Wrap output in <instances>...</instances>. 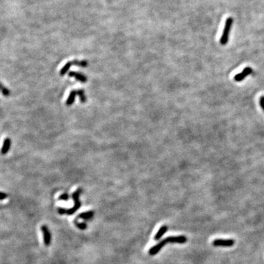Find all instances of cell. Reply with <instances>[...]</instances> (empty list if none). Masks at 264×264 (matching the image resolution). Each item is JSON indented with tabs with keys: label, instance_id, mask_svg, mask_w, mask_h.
I'll use <instances>...</instances> for the list:
<instances>
[{
	"label": "cell",
	"instance_id": "cell-1",
	"mask_svg": "<svg viewBox=\"0 0 264 264\" xmlns=\"http://www.w3.org/2000/svg\"><path fill=\"white\" fill-rule=\"evenodd\" d=\"M82 189L81 188L78 189L77 190H76L75 192L73 193L72 197L74 199V206L71 209H65L62 208H58V213L59 214H68V215H72L81 207V203L79 201V195L82 193Z\"/></svg>",
	"mask_w": 264,
	"mask_h": 264
},
{
	"label": "cell",
	"instance_id": "cell-2",
	"mask_svg": "<svg viewBox=\"0 0 264 264\" xmlns=\"http://www.w3.org/2000/svg\"><path fill=\"white\" fill-rule=\"evenodd\" d=\"M233 23V19L232 17H228L225 21V27H224L223 33H222V37L220 38V43L221 45L225 46L226 45L228 42L229 40V35H230V30H231L232 25Z\"/></svg>",
	"mask_w": 264,
	"mask_h": 264
},
{
	"label": "cell",
	"instance_id": "cell-3",
	"mask_svg": "<svg viewBox=\"0 0 264 264\" xmlns=\"http://www.w3.org/2000/svg\"><path fill=\"white\" fill-rule=\"evenodd\" d=\"M235 242L233 239H216L213 242V245L215 247H230L234 245Z\"/></svg>",
	"mask_w": 264,
	"mask_h": 264
},
{
	"label": "cell",
	"instance_id": "cell-4",
	"mask_svg": "<svg viewBox=\"0 0 264 264\" xmlns=\"http://www.w3.org/2000/svg\"><path fill=\"white\" fill-rule=\"evenodd\" d=\"M252 73V69L251 68H250V67H247V68H245L243 70V71H242V73H240V74H237V75L234 76V80L238 82H242V81H243L247 76L251 74Z\"/></svg>",
	"mask_w": 264,
	"mask_h": 264
},
{
	"label": "cell",
	"instance_id": "cell-5",
	"mask_svg": "<svg viewBox=\"0 0 264 264\" xmlns=\"http://www.w3.org/2000/svg\"><path fill=\"white\" fill-rule=\"evenodd\" d=\"M41 231L43 232V242L44 244L46 246H48L51 244V233H50L49 230H48V227L45 225L41 227Z\"/></svg>",
	"mask_w": 264,
	"mask_h": 264
},
{
	"label": "cell",
	"instance_id": "cell-6",
	"mask_svg": "<svg viewBox=\"0 0 264 264\" xmlns=\"http://www.w3.org/2000/svg\"><path fill=\"white\" fill-rule=\"evenodd\" d=\"M69 76L70 77H74L76 80L80 81V82H82V83H85V82L88 81V78L85 76V75H84V74H80V73L74 72V71L70 72Z\"/></svg>",
	"mask_w": 264,
	"mask_h": 264
},
{
	"label": "cell",
	"instance_id": "cell-7",
	"mask_svg": "<svg viewBox=\"0 0 264 264\" xmlns=\"http://www.w3.org/2000/svg\"><path fill=\"white\" fill-rule=\"evenodd\" d=\"M10 145H11V141L9 138H6L4 141L2 148H1V154L4 155V154L7 153L8 150H10Z\"/></svg>",
	"mask_w": 264,
	"mask_h": 264
},
{
	"label": "cell",
	"instance_id": "cell-8",
	"mask_svg": "<svg viewBox=\"0 0 264 264\" xmlns=\"http://www.w3.org/2000/svg\"><path fill=\"white\" fill-rule=\"evenodd\" d=\"M167 230H168V227L166 226V225L161 227V228L158 230V231L157 232L156 234L155 237H154V239L156 241L159 240V239L162 237L163 235H164V233L167 231Z\"/></svg>",
	"mask_w": 264,
	"mask_h": 264
},
{
	"label": "cell",
	"instance_id": "cell-9",
	"mask_svg": "<svg viewBox=\"0 0 264 264\" xmlns=\"http://www.w3.org/2000/svg\"><path fill=\"white\" fill-rule=\"evenodd\" d=\"M76 95H77V92L76 90H72L70 93L69 96H68V99L66 101V105L67 106H71L74 103V101H75Z\"/></svg>",
	"mask_w": 264,
	"mask_h": 264
},
{
	"label": "cell",
	"instance_id": "cell-10",
	"mask_svg": "<svg viewBox=\"0 0 264 264\" xmlns=\"http://www.w3.org/2000/svg\"><path fill=\"white\" fill-rule=\"evenodd\" d=\"M72 65H74V61H71V62H67V63L65 64V65H64V66L62 68V69H61L60 72H59V74H60L61 76L65 75V74H66V73L68 72V71H69V69H70V68H71V67L72 66Z\"/></svg>",
	"mask_w": 264,
	"mask_h": 264
},
{
	"label": "cell",
	"instance_id": "cell-11",
	"mask_svg": "<svg viewBox=\"0 0 264 264\" xmlns=\"http://www.w3.org/2000/svg\"><path fill=\"white\" fill-rule=\"evenodd\" d=\"M94 212L93 210H89V211L84 212V213H80V214L78 216L79 219H90L93 216Z\"/></svg>",
	"mask_w": 264,
	"mask_h": 264
},
{
	"label": "cell",
	"instance_id": "cell-12",
	"mask_svg": "<svg viewBox=\"0 0 264 264\" xmlns=\"http://www.w3.org/2000/svg\"><path fill=\"white\" fill-rule=\"evenodd\" d=\"M77 92V95L79 96L80 98V100L82 103H85L86 102V96L85 95V91L83 90H76Z\"/></svg>",
	"mask_w": 264,
	"mask_h": 264
},
{
	"label": "cell",
	"instance_id": "cell-13",
	"mask_svg": "<svg viewBox=\"0 0 264 264\" xmlns=\"http://www.w3.org/2000/svg\"><path fill=\"white\" fill-rule=\"evenodd\" d=\"M75 225H76V226L78 227V228H79L80 229V230H86V228H87V225L85 223H84V222H75Z\"/></svg>",
	"mask_w": 264,
	"mask_h": 264
},
{
	"label": "cell",
	"instance_id": "cell-14",
	"mask_svg": "<svg viewBox=\"0 0 264 264\" xmlns=\"http://www.w3.org/2000/svg\"><path fill=\"white\" fill-rule=\"evenodd\" d=\"M1 93H2V94L4 95V96L10 95V90H9L7 88H5V87H4L3 85H1Z\"/></svg>",
	"mask_w": 264,
	"mask_h": 264
},
{
	"label": "cell",
	"instance_id": "cell-15",
	"mask_svg": "<svg viewBox=\"0 0 264 264\" xmlns=\"http://www.w3.org/2000/svg\"><path fill=\"white\" fill-rule=\"evenodd\" d=\"M68 198H69V196H68V194H67V193H63V194H62V195H61L59 197V198H58V199H59V200L67 201L68 200Z\"/></svg>",
	"mask_w": 264,
	"mask_h": 264
},
{
	"label": "cell",
	"instance_id": "cell-16",
	"mask_svg": "<svg viewBox=\"0 0 264 264\" xmlns=\"http://www.w3.org/2000/svg\"><path fill=\"white\" fill-rule=\"evenodd\" d=\"M260 105L261 106V108L264 111V96H262L260 98Z\"/></svg>",
	"mask_w": 264,
	"mask_h": 264
},
{
	"label": "cell",
	"instance_id": "cell-17",
	"mask_svg": "<svg viewBox=\"0 0 264 264\" xmlns=\"http://www.w3.org/2000/svg\"><path fill=\"white\" fill-rule=\"evenodd\" d=\"M7 194L4 193V192H1V197H0V199H1V200H4L5 199V198H7Z\"/></svg>",
	"mask_w": 264,
	"mask_h": 264
}]
</instances>
